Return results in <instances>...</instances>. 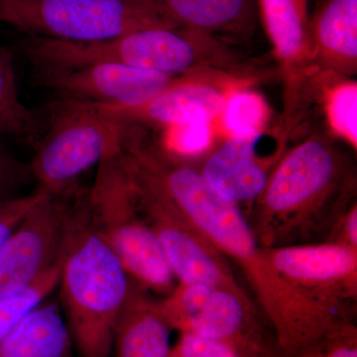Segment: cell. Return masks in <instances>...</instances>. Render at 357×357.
I'll return each mask as SVG.
<instances>
[{"label": "cell", "instance_id": "obj_1", "mask_svg": "<svg viewBox=\"0 0 357 357\" xmlns=\"http://www.w3.org/2000/svg\"><path fill=\"white\" fill-rule=\"evenodd\" d=\"M136 173L234 267L273 333L280 357H310L356 328V319L319 304L287 280L256 238L241 206L211 189L199 168L165 148L134 156Z\"/></svg>", "mask_w": 357, "mask_h": 357}, {"label": "cell", "instance_id": "obj_2", "mask_svg": "<svg viewBox=\"0 0 357 357\" xmlns=\"http://www.w3.org/2000/svg\"><path fill=\"white\" fill-rule=\"evenodd\" d=\"M356 176L330 141L314 136L284 156L249 220L263 248L326 243L356 203Z\"/></svg>", "mask_w": 357, "mask_h": 357}, {"label": "cell", "instance_id": "obj_3", "mask_svg": "<svg viewBox=\"0 0 357 357\" xmlns=\"http://www.w3.org/2000/svg\"><path fill=\"white\" fill-rule=\"evenodd\" d=\"M131 282L121 260L91 222L86 196L58 285L77 357H112L115 326Z\"/></svg>", "mask_w": 357, "mask_h": 357}, {"label": "cell", "instance_id": "obj_4", "mask_svg": "<svg viewBox=\"0 0 357 357\" xmlns=\"http://www.w3.org/2000/svg\"><path fill=\"white\" fill-rule=\"evenodd\" d=\"M134 126L91 103L56 98L41 122L28 165L37 191L61 196L76 189L89 169L123 153Z\"/></svg>", "mask_w": 357, "mask_h": 357}, {"label": "cell", "instance_id": "obj_5", "mask_svg": "<svg viewBox=\"0 0 357 357\" xmlns=\"http://www.w3.org/2000/svg\"><path fill=\"white\" fill-rule=\"evenodd\" d=\"M88 211L91 222L134 283L164 297L172 292L177 280L141 211L132 178L121 156L98 167L89 189Z\"/></svg>", "mask_w": 357, "mask_h": 357}, {"label": "cell", "instance_id": "obj_6", "mask_svg": "<svg viewBox=\"0 0 357 357\" xmlns=\"http://www.w3.org/2000/svg\"><path fill=\"white\" fill-rule=\"evenodd\" d=\"M0 25L26 36L100 41L151 27H177L161 0H0Z\"/></svg>", "mask_w": 357, "mask_h": 357}, {"label": "cell", "instance_id": "obj_7", "mask_svg": "<svg viewBox=\"0 0 357 357\" xmlns=\"http://www.w3.org/2000/svg\"><path fill=\"white\" fill-rule=\"evenodd\" d=\"M172 330L218 340L239 357H280L257 307L222 289L177 283L159 300Z\"/></svg>", "mask_w": 357, "mask_h": 357}, {"label": "cell", "instance_id": "obj_8", "mask_svg": "<svg viewBox=\"0 0 357 357\" xmlns=\"http://www.w3.org/2000/svg\"><path fill=\"white\" fill-rule=\"evenodd\" d=\"M88 190L45 195L0 251V296L27 287L64 259Z\"/></svg>", "mask_w": 357, "mask_h": 357}, {"label": "cell", "instance_id": "obj_9", "mask_svg": "<svg viewBox=\"0 0 357 357\" xmlns=\"http://www.w3.org/2000/svg\"><path fill=\"white\" fill-rule=\"evenodd\" d=\"M126 168L132 178L141 211L156 234L177 283L222 289L255 306L227 258L159 195Z\"/></svg>", "mask_w": 357, "mask_h": 357}, {"label": "cell", "instance_id": "obj_10", "mask_svg": "<svg viewBox=\"0 0 357 357\" xmlns=\"http://www.w3.org/2000/svg\"><path fill=\"white\" fill-rule=\"evenodd\" d=\"M265 249L291 283L319 304L356 319L357 249L335 243Z\"/></svg>", "mask_w": 357, "mask_h": 357}, {"label": "cell", "instance_id": "obj_11", "mask_svg": "<svg viewBox=\"0 0 357 357\" xmlns=\"http://www.w3.org/2000/svg\"><path fill=\"white\" fill-rule=\"evenodd\" d=\"M176 77L119 64H93L67 70H35L40 86L57 98L112 107L144 105Z\"/></svg>", "mask_w": 357, "mask_h": 357}, {"label": "cell", "instance_id": "obj_12", "mask_svg": "<svg viewBox=\"0 0 357 357\" xmlns=\"http://www.w3.org/2000/svg\"><path fill=\"white\" fill-rule=\"evenodd\" d=\"M227 98L218 86L202 82L198 75H189L176 77L161 93L138 107L93 105L103 114L126 123L172 128L192 121H211L220 116Z\"/></svg>", "mask_w": 357, "mask_h": 357}, {"label": "cell", "instance_id": "obj_13", "mask_svg": "<svg viewBox=\"0 0 357 357\" xmlns=\"http://www.w3.org/2000/svg\"><path fill=\"white\" fill-rule=\"evenodd\" d=\"M260 136L261 132L232 134L199 168L218 196L241 206L261 195L269 175L256 158Z\"/></svg>", "mask_w": 357, "mask_h": 357}, {"label": "cell", "instance_id": "obj_14", "mask_svg": "<svg viewBox=\"0 0 357 357\" xmlns=\"http://www.w3.org/2000/svg\"><path fill=\"white\" fill-rule=\"evenodd\" d=\"M172 331L159 301L132 281L115 326L112 357H169Z\"/></svg>", "mask_w": 357, "mask_h": 357}, {"label": "cell", "instance_id": "obj_15", "mask_svg": "<svg viewBox=\"0 0 357 357\" xmlns=\"http://www.w3.org/2000/svg\"><path fill=\"white\" fill-rule=\"evenodd\" d=\"M310 32L319 64L338 74H356L357 0H324Z\"/></svg>", "mask_w": 357, "mask_h": 357}, {"label": "cell", "instance_id": "obj_16", "mask_svg": "<svg viewBox=\"0 0 357 357\" xmlns=\"http://www.w3.org/2000/svg\"><path fill=\"white\" fill-rule=\"evenodd\" d=\"M46 300L6 335L0 344V357H73L74 344L64 312Z\"/></svg>", "mask_w": 357, "mask_h": 357}, {"label": "cell", "instance_id": "obj_17", "mask_svg": "<svg viewBox=\"0 0 357 357\" xmlns=\"http://www.w3.org/2000/svg\"><path fill=\"white\" fill-rule=\"evenodd\" d=\"M177 27L215 37L243 36L255 29L257 0H161Z\"/></svg>", "mask_w": 357, "mask_h": 357}, {"label": "cell", "instance_id": "obj_18", "mask_svg": "<svg viewBox=\"0 0 357 357\" xmlns=\"http://www.w3.org/2000/svg\"><path fill=\"white\" fill-rule=\"evenodd\" d=\"M40 129L39 117L21 100L13 55L0 46V133L34 144Z\"/></svg>", "mask_w": 357, "mask_h": 357}, {"label": "cell", "instance_id": "obj_19", "mask_svg": "<svg viewBox=\"0 0 357 357\" xmlns=\"http://www.w3.org/2000/svg\"><path fill=\"white\" fill-rule=\"evenodd\" d=\"M263 20L281 58L298 57L305 45L304 20L295 0H259Z\"/></svg>", "mask_w": 357, "mask_h": 357}, {"label": "cell", "instance_id": "obj_20", "mask_svg": "<svg viewBox=\"0 0 357 357\" xmlns=\"http://www.w3.org/2000/svg\"><path fill=\"white\" fill-rule=\"evenodd\" d=\"M63 261L64 259L42 275L31 285L0 296V344L28 312L46 300L58 287Z\"/></svg>", "mask_w": 357, "mask_h": 357}, {"label": "cell", "instance_id": "obj_21", "mask_svg": "<svg viewBox=\"0 0 357 357\" xmlns=\"http://www.w3.org/2000/svg\"><path fill=\"white\" fill-rule=\"evenodd\" d=\"M266 103L251 91H237L227 96L222 112L225 128L232 134L261 132L266 121Z\"/></svg>", "mask_w": 357, "mask_h": 357}, {"label": "cell", "instance_id": "obj_22", "mask_svg": "<svg viewBox=\"0 0 357 357\" xmlns=\"http://www.w3.org/2000/svg\"><path fill=\"white\" fill-rule=\"evenodd\" d=\"M357 86L345 83L338 86L328 100V116L333 128L354 147L357 144Z\"/></svg>", "mask_w": 357, "mask_h": 357}, {"label": "cell", "instance_id": "obj_23", "mask_svg": "<svg viewBox=\"0 0 357 357\" xmlns=\"http://www.w3.org/2000/svg\"><path fill=\"white\" fill-rule=\"evenodd\" d=\"M170 145L166 148L171 153L187 158L203 153L211 146V121H198L181 124L170 128Z\"/></svg>", "mask_w": 357, "mask_h": 357}, {"label": "cell", "instance_id": "obj_24", "mask_svg": "<svg viewBox=\"0 0 357 357\" xmlns=\"http://www.w3.org/2000/svg\"><path fill=\"white\" fill-rule=\"evenodd\" d=\"M45 195L36 190L31 194L0 199V251L18 223Z\"/></svg>", "mask_w": 357, "mask_h": 357}, {"label": "cell", "instance_id": "obj_25", "mask_svg": "<svg viewBox=\"0 0 357 357\" xmlns=\"http://www.w3.org/2000/svg\"><path fill=\"white\" fill-rule=\"evenodd\" d=\"M169 357H239L236 352L218 340L181 333L180 340L172 347Z\"/></svg>", "mask_w": 357, "mask_h": 357}, {"label": "cell", "instance_id": "obj_26", "mask_svg": "<svg viewBox=\"0 0 357 357\" xmlns=\"http://www.w3.org/2000/svg\"><path fill=\"white\" fill-rule=\"evenodd\" d=\"M2 137L0 133V199L18 196V190L32 180L29 166L7 151L2 144Z\"/></svg>", "mask_w": 357, "mask_h": 357}, {"label": "cell", "instance_id": "obj_27", "mask_svg": "<svg viewBox=\"0 0 357 357\" xmlns=\"http://www.w3.org/2000/svg\"><path fill=\"white\" fill-rule=\"evenodd\" d=\"M311 357H357V328L333 338Z\"/></svg>", "mask_w": 357, "mask_h": 357}, {"label": "cell", "instance_id": "obj_28", "mask_svg": "<svg viewBox=\"0 0 357 357\" xmlns=\"http://www.w3.org/2000/svg\"><path fill=\"white\" fill-rule=\"evenodd\" d=\"M326 243L344 244L357 249V206L352 204L342 215Z\"/></svg>", "mask_w": 357, "mask_h": 357}, {"label": "cell", "instance_id": "obj_29", "mask_svg": "<svg viewBox=\"0 0 357 357\" xmlns=\"http://www.w3.org/2000/svg\"><path fill=\"white\" fill-rule=\"evenodd\" d=\"M295 2L296 4H297L298 9H299L303 20H305V0H295Z\"/></svg>", "mask_w": 357, "mask_h": 357}]
</instances>
